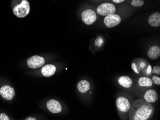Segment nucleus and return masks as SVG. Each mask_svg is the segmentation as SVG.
Listing matches in <instances>:
<instances>
[{
	"mask_svg": "<svg viewBox=\"0 0 160 120\" xmlns=\"http://www.w3.org/2000/svg\"><path fill=\"white\" fill-rule=\"evenodd\" d=\"M82 21L87 25H91L97 21L96 12L91 9H88L82 12L81 14Z\"/></svg>",
	"mask_w": 160,
	"mask_h": 120,
	"instance_id": "obj_6",
	"label": "nucleus"
},
{
	"mask_svg": "<svg viewBox=\"0 0 160 120\" xmlns=\"http://www.w3.org/2000/svg\"><path fill=\"white\" fill-rule=\"evenodd\" d=\"M112 2L116 3H120L125 2L124 0H113Z\"/></svg>",
	"mask_w": 160,
	"mask_h": 120,
	"instance_id": "obj_23",
	"label": "nucleus"
},
{
	"mask_svg": "<svg viewBox=\"0 0 160 120\" xmlns=\"http://www.w3.org/2000/svg\"><path fill=\"white\" fill-rule=\"evenodd\" d=\"M152 74L155 75H160V67L159 65L154 66L153 67H152Z\"/></svg>",
	"mask_w": 160,
	"mask_h": 120,
	"instance_id": "obj_20",
	"label": "nucleus"
},
{
	"mask_svg": "<svg viewBox=\"0 0 160 120\" xmlns=\"http://www.w3.org/2000/svg\"><path fill=\"white\" fill-rule=\"evenodd\" d=\"M119 85L125 88H129L133 85V81L132 78L127 76H120L118 80Z\"/></svg>",
	"mask_w": 160,
	"mask_h": 120,
	"instance_id": "obj_14",
	"label": "nucleus"
},
{
	"mask_svg": "<svg viewBox=\"0 0 160 120\" xmlns=\"http://www.w3.org/2000/svg\"><path fill=\"white\" fill-rule=\"evenodd\" d=\"M56 71L55 66L52 64L45 65L42 67L41 73L45 77H49L53 76Z\"/></svg>",
	"mask_w": 160,
	"mask_h": 120,
	"instance_id": "obj_12",
	"label": "nucleus"
},
{
	"mask_svg": "<svg viewBox=\"0 0 160 120\" xmlns=\"http://www.w3.org/2000/svg\"><path fill=\"white\" fill-rule=\"evenodd\" d=\"M0 120H9L8 116L4 113L0 114Z\"/></svg>",
	"mask_w": 160,
	"mask_h": 120,
	"instance_id": "obj_22",
	"label": "nucleus"
},
{
	"mask_svg": "<svg viewBox=\"0 0 160 120\" xmlns=\"http://www.w3.org/2000/svg\"><path fill=\"white\" fill-rule=\"evenodd\" d=\"M152 81L153 82L154 84L160 86V77L157 76H153L152 77Z\"/></svg>",
	"mask_w": 160,
	"mask_h": 120,
	"instance_id": "obj_21",
	"label": "nucleus"
},
{
	"mask_svg": "<svg viewBox=\"0 0 160 120\" xmlns=\"http://www.w3.org/2000/svg\"><path fill=\"white\" fill-rule=\"evenodd\" d=\"M132 68L136 74L143 76H150L152 74V66L147 60L139 58L135 59L132 63Z\"/></svg>",
	"mask_w": 160,
	"mask_h": 120,
	"instance_id": "obj_2",
	"label": "nucleus"
},
{
	"mask_svg": "<svg viewBox=\"0 0 160 120\" xmlns=\"http://www.w3.org/2000/svg\"><path fill=\"white\" fill-rule=\"evenodd\" d=\"M25 120H37V119H36L35 117H32L31 116H29V117H27Z\"/></svg>",
	"mask_w": 160,
	"mask_h": 120,
	"instance_id": "obj_24",
	"label": "nucleus"
},
{
	"mask_svg": "<svg viewBox=\"0 0 160 120\" xmlns=\"http://www.w3.org/2000/svg\"><path fill=\"white\" fill-rule=\"evenodd\" d=\"M47 107L48 111L53 113H60L62 111V107L60 103L57 100L52 99L47 103Z\"/></svg>",
	"mask_w": 160,
	"mask_h": 120,
	"instance_id": "obj_10",
	"label": "nucleus"
},
{
	"mask_svg": "<svg viewBox=\"0 0 160 120\" xmlns=\"http://www.w3.org/2000/svg\"><path fill=\"white\" fill-rule=\"evenodd\" d=\"M138 84L140 87H150L152 86L153 82L149 77L142 76L139 78L138 81Z\"/></svg>",
	"mask_w": 160,
	"mask_h": 120,
	"instance_id": "obj_17",
	"label": "nucleus"
},
{
	"mask_svg": "<svg viewBox=\"0 0 160 120\" xmlns=\"http://www.w3.org/2000/svg\"><path fill=\"white\" fill-rule=\"evenodd\" d=\"M148 23L152 27H159L160 26V13L155 12L152 13L148 18Z\"/></svg>",
	"mask_w": 160,
	"mask_h": 120,
	"instance_id": "obj_13",
	"label": "nucleus"
},
{
	"mask_svg": "<svg viewBox=\"0 0 160 120\" xmlns=\"http://www.w3.org/2000/svg\"><path fill=\"white\" fill-rule=\"evenodd\" d=\"M148 57L152 60H156L160 56V47L158 45H153L149 49L147 53Z\"/></svg>",
	"mask_w": 160,
	"mask_h": 120,
	"instance_id": "obj_15",
	"label": "nucleus"
},
{
	"mask_svg": "<svg viewBox=\"0 0 160 120\" xmlns=\"http://www.w3.org/2000/svg\"><path fill=\"white\" fill-rule=\"evenodd\" d=\"M121 22V18L118 14L113 13L106 16L104 20L105 26L108 28H112L118 26Z\"/></svg>",
	"mask_w": 160,
	"mask_h": 120,
	"instance_id": "obj_7",
	"label": "nucleus"
},
{
	"mask_svg": "<svg viewBox=\"0 0 160 120\" xmlns=\"http://www.w3.org/2000/svg\"><path fill=\"white\" fill-rule=\"evenodd\" d=\"M0 95L6 100L11 101L15 95L14 88L10 86H2L0 88Z\"/></svg>",
	"mask_w": 160,
	"mask_h": 120,
	"instance_id": "obj_9",
	"label": "nucleus"
},
{
	"mask_svg": "<svg viewBox=\"0 0 160 120\" xmlns=\"http://www.w3.org/2000/svg\"><path fill=\"white\" fill-rule=\"evenodd\" d=\"M90 88L89 82L86 80L80 81L77 84V89L81 93H85L89 91Z\"/></svg>",
	"mask_w": 160,
	"mask_h": 120,
	"instance_id": "obj_16",
	"label": "nucleus"
},
{
	"mask_svg": "<svg viewBox=\"0 0 160 120\" xmlns=\"http://www.w3.org/2000/svg\"><path fill=\"white\" fill-rule=\"evenodd\" d=\"M158 97V93L154 89H149L144 94V101L149 103L155 102Z\"/></svg>",
	"mask_w": 160,
	"mask_h": 120,
	"instance_id": "obj_11",
	"label": "nucleus"
},
{
	"mask_svg": "<svg viewBox=\"0 0 160 120\" xmlns=\"http://www.w3.org/2000/svg\"><path fill=\"white\" fill-rule=\"evenodd\" d=\"M116 106L118 111L122 113H127L132 107L129 100L125 97H119L117 99Z\"/></svg>",
	"mask_w": 160,
	"mask_h": 120,
	"instance_id": "obj_5",
	"label": "nucleus"
},
{
	"mask_svg": "<svg viewBox=\"0 0 160 120\" xmlns=\"http://www.w3.org/2000/svg\"><path fill=\"white\" fill-rule=\"evenodd\" d=\"M154 112V107L151 103L141 99L137 100L134 102L129 111V120H150Z\"/></svg>",
	"mask_w": 160,
	"mask_h": 120,
	"instance_id": "obj_1",
	"label": "nucleus"
},
{
	"mask_svg": "<svg viewBox=\"0 0 160 120\" xmlns=\"http://www.w3.org/2000/svg\"><path fill=\"white\" fill-rule=\"evenodd\" d=\"M45 62L44 58L38 55L33 56L27 60V64L31 69L39 68L44 65Z\"/></svg>",
	"mask_w": 160,
	"mask_h": 120,
	"instance_id": "obj_8",
	"label": "nucleus"
},
{
	"mask_svg": "<svg viewBox=\"0 0 160 120\" xmlns=\"http://www.w3.org/2000/svg\"><path fill=\"white\" fill-rule=\"evenodd\" d=\"M104 43L103 39L101 37H98L96 39L95 41V46L97 47H100Z\"/></svg>",
	"mask_w": 160,
	"mask_h": 120,
	"instance_id": "obj_19",
	"label": "nucleus"
},
{
	"mask_svg": "<svg viewBox=\"0 0 160 120\" xmlns=\"http://www.w3.org/2000/svg\"><path fill=\"white\" fill-rule=\"evenodd\" d=\"M144 3V1L142 0H133L131 2L132 6L135 7H142Z\"/></svg>",
	"mask_w": 160,
	"mask_h": 120,
	"instance_id": "obj_18",
	"label": "nucleus"
},
{
	"mask_svg": "<svg viewBox=\"0 0 160 120\" xmlns=\"http://www.w3.org/2000/svg\"><path fill=\"white\" fill-rule=\"evenodd\" d=\"M30 4L27 0H23L20 4H17L13 7L12 11L16 17L24 18L28 16L30 12Z\"/></svg>",
	"mask_w": 160,
	"mask_h": 120,
	"instance_id": "obj_3",
	"label": "nucleus"
},
{
	"mask_svg": "<svg viewBox=\"0 0 160 120\" xmlns=\"http://www.w3.org/2000/svg\"><path fill=\"white\" fill-rule=\"evenodd\" d=\"M116 11V6L110 3H101L98 6L97 9V13L103 17H106L109 14L115 13Z\"/></svg>",
	"mask_w": 160,
	"mask_h": 120,
	"instance_id": "obj_4",
	"label": "nucleus"
}]
</instances>
